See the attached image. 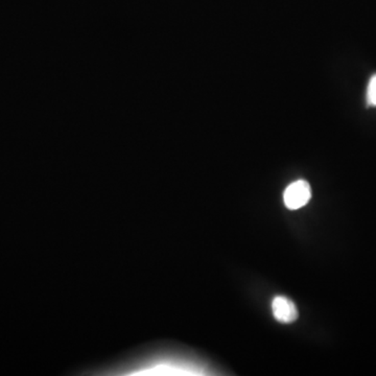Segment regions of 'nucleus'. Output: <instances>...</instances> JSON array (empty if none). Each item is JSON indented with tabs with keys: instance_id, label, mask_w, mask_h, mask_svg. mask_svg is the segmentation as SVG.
<instances>
[{
	"instance_id": "f257e3e1",
	"label": "nucleus",
	"mask_w": 376,
	"mask_h": 376,
	"mask_svg": "<svg viewBox=\"0 0 376 376\" xmlns=\"http://www.w3.org/2000/svg\"><path fill=\"white\" fill-rule=\"evenodd\" d=\"M204 362L194 357L159 348L140 349L109 364L84 369L77 375L98 376L207 375Z\"/></svg>"
},
{
	"instance_id": "f03ea898",
	"label": "nucleus",
	"mask_w": 376,
	"mask_h": 376,
	"mask_svg": "<svg viewBox=\"0 0 376 376\" xmlns=\"http://www.w3.org/2000/svg\"><path fill=\"white\" fill-rule=\"evenodd\" d=\"M312 199L310 183L306 180H298L288 185L283 192V202L290 210H298L304 207Z\"/></svg>"
},
{
	"instance_id": "7ed1b4c3",
	"label": "nucleus",
	"mask_w": 376,
	"mask_h": 376,
	"mask_svg": "<svg viewBox=\"0 0 376 376\" xmlns=\"http://www.w3.org/2000/svg\"><path fill=\"white\" fill-rule=\"evenodd\" d=\"M273 315L281 323H292L298 319V310L292 300L277 296L272 301Z\"/></svg>"
},
{
	"instance_id": "20e7f679",
	"label": "nucleus",
	"mask_w": 376,
	"mask_h": 376,
	"mask_svg": "<svg viewBox=\"0 0 376 376\" xmlns=\"http://www.w3.org/2000/svg\"><path fill=\"white\" fill-rule=\"evenodd\" d=\"M367 104L370 107H376V75L371 77L367 88Z\"/></svg>"
}]
</instances>
